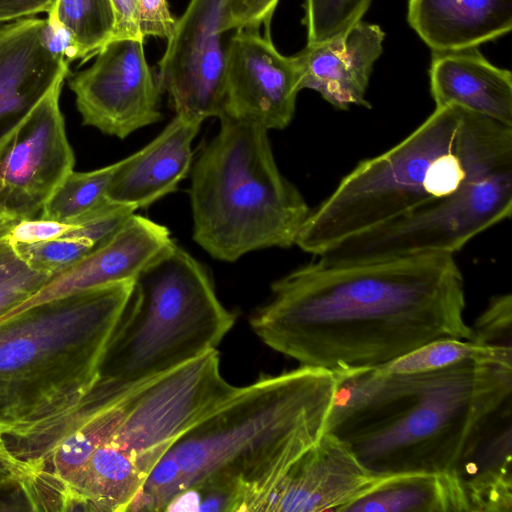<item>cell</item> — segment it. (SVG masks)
Segmentation results:
<instances>
[{"label": "cell", "instance_id": "34", "mask_svg": "<svg viewBox=\"0 0 512 512\" xmlns=\"http://www.w3.org/2000/svg\"><path fill=\"white\" fill-rule=\"evenodd\" d=\"M116 24L112 39L135 38L144 40L138 28V0H112Z\"/></svg>", "mask_w": 512, "mask_h": 512}, {"label": "cell", "instance_id": "8", "mask_svg": "<svg viewBox=\"0 0 512 512\" xmlns=\"http://www.w3.org/2000/svg\"><path fill=\"white\" fill-rule=\"evenodd\" d=\"M218 133L191 167L193 239L217 260L287 248L310 209L281 173L268 130L220 116Z\"/></svg>", "mask_w": 512, "mask_h": 512}, {"label": "cell", "instance_id": "27", "mask_svg": "<svg viewBox=\"0 0 512 512\" xmlns=\"http://www.w3.org/2000/svg\"><path fill=\"white\" fill-rule=\"evenodd\" d=\"M371 0H305L307 45L318 44L362 20Z\"/></svg>", "mask_w": 512, "mask_h": 512}, {"label": "cell", "instance_id": "4", "mask_svg": "<svg viewBox=\"0 0 512 512\" xmlns=\"http://www.w3.org/2000/svg\"><path fill=\"white\" fill-rule=\"evenodd\" d=\"M334 374L325 432L345 441L380 479L457 476L486 427L512 400V368L473 360L418 373L373 367Z\"/></svg>", "mask_w": 512, "mask_h": 512}, {"label": "cell", "instance_id": "5", "mask_svg": "<svg viewBox=\"0 0 512 512\" xmlns=\"http://www.w3.org/2000/svg\"><path fill=\"white\" fill-rule=\"evenodd\" d=\"M512 164V127L436 107L409 136L360 162L310 210L295 245L315 256L337 242L445 198Z\"/></svg>", "mask_w": 512, "mask_h": 512}, {"label": "cell", "instance_id": "11", "mask_svg": "<svg viewBox=\"0 0 512 512\" xmlns=\"http://www.w3.org/2000/svg\"><path fill=\"white\" fill-rule=\"evenodd\" d=\"M143 42L111 39L92 65L69 78L83 125L124 139L162 119L161 90L146 61Z\"/></svg>", "mask_w": 512, "mask_h": 512}, {"label": "cell", "instance_id": "7", "mask_svg": "<svg viewBox=\"0 0 512 512\" xmlns=\"http://www.w3.org/2000/svg\"><path fill=\"white\" fill-rule=\"evenodd\" d=\"M132 287L68 293L0 321V434H22L85 396Z\"/></svg>", "mask_w": 512, "mask_h": 512}, {"label": "cell", "instance_id": "6", "mask_svg": "<svg viewBox=\"0 0 512 512\" xmlns=\"http://www.w3.org/2000/svg\"><path fill=\"white\" fill-rule=\"evenodd\" d=\"M235 320L205 267L172 239L134 279L94 384L74 407L49 420V427L62 431L139 385L217 349Z\"/></svg>", "mask_w": 512, "mask_h": 512}, {"label": "cell", "instance_id": "14", "mask_svg": "<svg viewBox=\"0 0 512 512\" xmlns=\"http://www.w3.org/2000/svg\"><path fill=\"white\" fill-rule=\"evenodd\" d=\"M381 480L345 441L325 432L289 467L257 511L342 512Z\"/></svg>", "mask_w": 512, "mask_h": 512}, {"label": "cell", "instance_id": "30", "mask_svg": "<svg viewBox=\"0 0 512 512\" xmlns=\"http://www.w3.org/2000/svg\"><path fill=\"white\" fill-rule=\"evenodd\" d=\"M279 0H223L220 11V31L260 29L268 25Z\"/></svg>", "mask_w": 512, "mask_h": 512}, {"label": "cell", "instance_id": "32", "mask_svg": "<svg viewBox=\"0 0 512 512\" xmlns=\"http://www.w3.org/2000/svg\"><path fill=\"white\" fill-rule=\"evenodd\" d=\"M70 227L61 223L41 218L15 222L10 231V240L14 244L36 243L60 237Z\"/></svg>", "mask_w": 512, "mask_h": 512}, {"label": "cell", "instance_id": "28", "mask_svg": "<svg viewBox=\"0 0 512 512\" xmlns=\"http://www.w3.org/2000/svg\"><path fill=\"white\" fill-rule=\"evenodd\" d=\"M13 245L31 268L51 275L67 270L98 249L86 240L68 237Z\"/></svg>", "mask_w": 512, "mask_h": 512}, {"label": "cell", "instance_id": "25", "mask_svg": "<svg viewBox=\"0 0 512 512\" xmlns=\"http://www.w3.org/2000/svg\"><path fill=\"white\" fill-rule=\"evenodd\" d=\"M118 166L119 161L93 171H72L52 193L38 218L68 223L106 204L107 190Z\"/></svg>", "mask_w": 512, "mask_h": 512}, {"label": "cell", "instance_id": "12", "mask_svg": "<svg viewBox=\"0 0 512 512\" xmlns=\"http://www.w3.org/2000/svg\"><path fill=\"white\" fill-rule=\"evenodd\" d=\"M223 0H191L176 20L158 62L157 82L177 115L203 122L222 114L226 47L222 45Z\"/></svg>", "mask_w": 512, "mask_h": 512}, {"label": "cell", "instance_id": "3", "mask_svg": "<svg viewBox=\"0 0 512 512\" xmlns=\"http://www.w3.org/2000/svg\"><path fill=\"white\" fill-rule=\"evenodd\" d=\"M239 387L217 349L130 390L20 461L32 511L122 512L171 445Z\"/></svg>", "mask_w": 512, "mask_h": 512}, {"label": "cell", "instance_id": "19", "mask_svg": "<svg viewBox=\"0 0 512 512\" xmlns=\"http://www.w3.org/2000/svg\"><path fill=\"white\" fill-rule=\"evenodd\" d=\"M472 47L432 52L430 91L436 107L457 106L512 127V75Z\"/></svg>", "mask_w": 512, "mask_h": 512}, {"label": "cell", "instance_id": "2", "mask_svg": "<svg viewBox=\"0 0 512 512\" xmlns=\"http://www.w3.org/2000/svg\"><path fill=\"white\" fill-rule=\"evenodd\" d=\"M335 389L309 366L239 387L171 445L127 511H257L324 434Z\"/></svg>", "mask_w": 512, "mask_h": 512}, {"label": "cell", "instance_id": "33", "mask_svg": "<svg viewBox=\"0 0 512 512\" xmlns=\"http://www.w3.org/2000/svg\"><path fill=\"white\" fill-rule=\"evenodd\" d=\"M56 0H0V22H11L52 10Z\"/></svg>", "mask_w": 512, "mask_h": 512}, {"label": "cell", "instance_id": "9", "mask_svg": "<svg viewBox=\"0 0 512 512\" xmlns=\"http://www.w3.org/2000/svg\"><path fill=\"white\" fill-rule=\"evenodd\" d=\"M511 214L512 164L409 214L351 235L325 249L316 261L344 266L423 254L454 255Z\"/></svg>", "mask_w": 512, "mask_h": 512}, {"label": "cell", "instance_id": "26", "mask_svg": "<svg viewBox=\"0 0 512 512\" xmlns=\"http://www.w3.org/2000/svg\"><path fill=\"white\" fill-rule=\"evenodd\" d=\"M15 222L0 218V317L33 296L53 276L31 268L18 255L10 240Z\"/></svg>", "mask_w": 512, "mask_h": 512}, {"label": "cell", "instance_id": "21", "mask_svg": "<svg viewBox=\"0 0 512 512\" xmlns=\"http://www.w3.org/2000/svg\"><path fill=\"white\" fill-rule=\"evenodd\" d=\"M505 403L458 470L471 512L512 511V409Z\"/></svg>", "mask_w": 512, "mask_h": 512}, {"label": "cell", "instance_id": "13", "mask_svg": "<svg viewBox=\"0 0 512 512\" xmlns=\"http://www.w3.org/2000/svg\"><path fill=\"white\" fill-rule=\"evenodd\" d=\"M259 30L238 29L226 46L220 116L281 130L295 114L300 70L295 55L281 54Z\"/></svg>", "mask_w": 512, "mask_h": 512}, {"label": "cell", "instance_id": "10", "mask_svg": "<svg viewBox=\"0 0 512 512\" xmlns=\"http://www.w3.org/2000/svg\"><path fill=\"white\" fill-rule=\"evenodd\" d=\"M63 83L56 84L0 142V218H37L73 171L75 156L59 104Z\"/></svg>", "mask_w": 512, "mask_h": 512}, {"label": "cell", "instance_id": "23", "mask_svg": "<svg viewBox=\"0 0 512 512\" xmlns=\"http://www.w3.org/2000/svg\"><path fill=\"white\" fill-rule=\"evenodd\" d=\"M467 360L512 368V348L483 345L469 339L443 338L376 368L389 374L418 373Z\"/></svg>", "mask_w": 512, "mask_h": 512}, {"label": "cell", "instance_id": "15", "mask_svg": "<svg viewBox=\"0 0 512 512\" xmlns=\"http://www.w3.org/2000/svg\"><path fill=\"white\" fill-rule=\"evenodd\" d=\"M44 25L38 17L0 24V142L70 74V64L46 48Z\"/></svg>", "mask_w": 512, "mask_h": 512}, {"label": "cell", "instance_id": "18", "mask_svg": "<svg viewBox=\"0 0 512 512\" xmlns=\"http://www.w3.org/2000/svg\"><path fill=\"white\" fill-rule=\"evenodd\" d=\"M201 124L176 114L150 143L119 161L107 200L137 210L175 191L191 170L192 142Z\"/></svg>", "mask_w": 512, "mask_h": 512}, {"label": "cell", "instance_id": "31", "mask_svg": "<svg viewBox=\"0 0 512 512\" xmlns=\"http://www.w3.org/2000/svg\"><path fill=\"white\" fill-rule=\"evenodd\" d=\"M175 25L166 0H138V28L143 39L149 36L168 39Z\"/></svg>", "mask_w": 512, "mask_h": 512}, {"label": "cell", "instance_id": "29", "mask_svg": "<svg viewBox=\"0 0 512 512\" xmlns=\"http://www.w3.org/2000/svg\"><path fill=\"white\" fill-rule=\"evenodd\" d=\"M512 296H493L471 326L469 340L483 345L512 348Z\"/></svg>", "mask_w": 512, "mask_h": 512}, {"label": "cell", "instance_id": "17", "mask_svg": "<svg viewBox=\"0 0 512 512\" xmlns=\"http://www.w3.org/2000/svg\"><path fill=\"white\" fill-rule=\"evenodd\" d=\"M171 240L166 226L134 213L107 243L74 266L53 275L33 296L1 316L0 321L68 293L134 281Z\"/></svg>", "mask_w": 512, "mask_h": 512}, {"label": "cell", "instance_id": "20", "mask_svg": "<svg viewBox=\"0 0 512 512\" xmlns=\"http://www.w3.org/2000/svg\"><path fill=\"white\" fill-rule=\"evenodd\" d=\"M410 26L432 50L478 47L512 29V0H409Z\"/></svg>", "mask_w": 512, "mask_h": 512}, {"label": "cell", "instance_id": "35", "mask_svg": "<svg viewBox=\"0 0 512 512\" xmlns=\"http://www.w3.org/2000/svg\"><path fill=\"white\" fill-rule=\"evenodd\" d=\"M20 479V462L9 451L5 438L0 434V490L16 486Z\"/></svg>", "mask_w": 512, "mask_h": 512}, {"label": "cell", "instance_id": "22", "mask_svg": "<svg viewBox=\"0 0 512 512\" xmlns=\"http://www.w3.org/2000/svg\"><path fill=\"white\" fill-rule=\"evenodd\" d=\"M342 512H471L456 475L408 473L379 481Z\"/></svg>", "mask_w": 512, "mask_h": 512}, {"label": "cell", "instance_id": "1", "mask_svg": "<svg viewBox=\"0 0 512 512\" xmlns=\"http://www.w3.org/2000/svg\"><path fill=\"white\" fill-rule=\"evenodd\" d=\"M465 308L452 254L344 266L314 261L276 280L250 325L300 366L336 373L384 365L437 339H469Z\"/></svg>", "mask_w": 512, "mask_h": 512}, {"label": "cell", "instance_id": "16", "mask_svg": "<svg viewBox=\"0 0 512 512\" xmlns=\"http://www.w3.org/2000/svg\"><path fill=\"white\" fill-rule=\"evenodd\" d=\"M384 38L380 26L360 20L327 41L306 45L295 55L301 90H314L342 110L352 105L370 107L366 91Z\"/></svg>", "mask_w": 512, "mask_h": 512}, {"label": "cell", "instance_id": "24", "mask_svg": "<svg viewBox=\"0 0 512 512\" xmlns=\"http://www.w3.org/2000/svg\"><path fill=\"white\" fill-rule=\"evenodd\" d=\"M47 17L69 33L82 63L95 56L114 36L116 17L112 0H56Z\"/></svg>", "mask_w": 512, "mask_h": 512}]
</instances>
